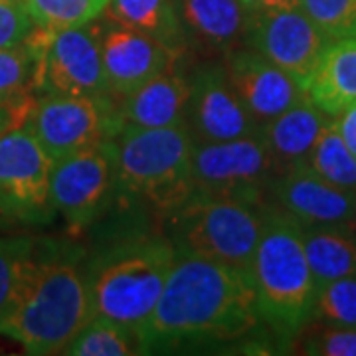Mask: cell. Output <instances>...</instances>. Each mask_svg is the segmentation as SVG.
<instances>
[{
	"label": "cell",
	"mask_w": 356,
	"mask_h": 356,
	"mask_svg": "<svg viewBox=\"0 0 356 356\" xmlns=\"http://www.w3.org/2000/svg\"><path fill=\"white\" fill-rule=\"evenodd\" d=\"M34 30L20 0H0V50L24 44Z\"/></svg>",
	"instance_id": "31"
},
{
	"label": "cell",
	"mask_w": 356,
	"mask_h": 356,
	"mask_svg": "<svg viewBox=\"0 0 356 356\" xmlns=\"http://www.w3.org/2000/svg\"><path fill=\"white\" fill-rule=\"evenodd\" d=\"M331 121L332 117L323 113L305 95L287 111L264 123L259 127V135L273 156L277 172L307 163L318 135Z\"/></svg>",
	"instance_id": "19"
},
{
	"label": "cell",
	"mask_w": 356,
	"mask_h": 356,
	"mask_svg": "<svg viewBox=\"0 0 356 356\" xmlns=\"http://www.w3.org/2000/svg\"><path fill=\"white\" fill-rule=\"evenodd\" d=\"M93 317L88 273L76 257L36 250L20 299L0 325V334L22 344L28 355H64Z\"/></svg>",
	"instance_id": "2"
},
{
	"label": "cell",
	"mask_w": 356,
	"mask_h": 356,
	"mask_svg": "<svg viewBox=\"0 0 356 356\" xmlns=\"http://www.w3.org/2000/svg\"><path fill=\"white\" fill-rule=\"evenodd\" d=\"M107 14L117 24L149 34L175 50L182 42L177 0H109Z\"/></svg>",
	"instance_id": "22"
},
{
	"label": "cell",
	"mask_w": 356,
	"mask_h": 356,
	"mask_svg": "<svg viewBox=\"0 0 356 356\" xmlns=\"http://www.w3.org/2000/svg\"><path fill=\"white\" fill-rule=\"evenodd\" d=\"M26 127L51 161H58L89 145L111 139L119 129V119L107 97L40 95Z\"/></svg>",
	"instance_id": "11"
},
{
	"label": "cell",
	"mask_w": 356,
	"mask_h": 356,
	"mask_svg": "<svg viewBox=\"0 0 356 356\" xmlns=\"http://www.w3.org/2000/svg\"><path fill=\"white\" fill-rule=\"evenodd\" d=\"M111 93L129 95L177 62V50L165 42L107 20L97 32Z\"/></svg>",
	"instance_id": "15"
},
{
	"label": "cell",
	"mask_w": 356,
	"mask_h": 356,
	"mask_svg": "<svg viewBox=\"0 0 356 356\" xmlns=\"http://www.w3.org/2000/svg\"><path fill=\"white\" fill-rule=\"evenodd\" d=\"M303 248L317 289L356 275V232L350 222L303 226Z\"/></svg>",
	"instance_id": "21"
},
{
	"label": "cell",
	"mask_w": 356,
	"mask_h": 356,
	"mask_svg": "<svg viewBox=\"0 0 356 356\" xmlns=\"http://www.w3.org/2000/svg\"><path fill=\"white\" fill-rule=\"evenodd\" d=\"M299 8L331 40L355 32L356 0H301Z\"/></svg>",
	"instance_id": "29"
},
{
	"label": "cell",
	"mask_w": 356,
	"mask_h": 356,
	"mask_svg": "<svg viewBox=\"0 0 356 356\" xmlns=\"http://www.w3.org/2000/svg\"><path fill=\"white\" fill-rule=\"evenodd\" d=\"M301 0H243V4L252 10V13H259V10H275V8H293L299 6Z\"/></svg>",
	"instance_id": "34"
},
{
	"label": "cell",
	"mask_w": 356,
	"mask_h": 356,
	"mask_svg": "<svg viewBox=\"0 0 356 356\" xmlns=\"http://www.w3.org/2000/svg\"><path fill=\"white\" fill-rule=\"evenodd\" d=\"M117 186L111 139L65 154L51 166V206L74 232L86 229L102 216Z\"/></svg>",
	"instance_id": "8"
},
{
	"label": "cell",
	"mask_w": 356,
	"mask_h": 356,
	"mask_svg": "<svg viewBox=\"0 0 356 356\" xmlns=\"http://www.w3.org/2000/svg\"><path fill=\"white\" fill-rule=\"evenodd\" d=\"M267 194L275 200V208L287 212L301 226L353 224L355 218L356 192L327 182L307 163L277 172Z\"/></svg>",
	"instance_id": "14"
},
{
	"label": "cell",
	"mask_w": 356,
	"mask_h": 356,
	"mask_svg": "<svg viewBox=\"0 0 356 356\" xmlns=\"http://www.w3.org/2000/svg\"><path fill=\"white\" fill-rule=\"evenodd\" d=\"M305 95L329 117L356 102V36L332 40L307 81Z\"/></svg>",
	"instance_id": "20"
},
{
	"label": "cell",
	"mask_w": 356,
	"mask_h": 356,
	"mask_svg": "<svg viewBox=\"0 0 356 356\" xmlns=\"http://www.w3.org/2000/svg\"><path fill=\"white\" fill-rule=\"evenodd\" d=\"M313 318L327 325L356 327V275L318 287Z\"/></svg>",
	"instance_id": "27"
},
{
	"label": "cell",
	"mask_w": 356,
	"mask_h": 356,
	"mask_svg": "<svg viewBox=\"0 0 356 356\" xmlns=\"http://www.w3.org/2000/svg\"><path fill=\"white\" fill-rule=\"evenodd\" d=\"M191 97V81L178 64H170L147 83L125 95L119 127H172L186 123V107Z\"/></svg>",
	"instance_id": "17"
},
{
	"label": "cell",
	"mask_w": 356,
	"mask_h": 356,
	"mask_svg": "<svg viewBox=\"0 0 356 356\" xmlns=\"http://www.w3.org/2000/svg\"><path fill=\"white\" fill-rule=\"evenodd\" d=\"M177 261V248L161 234H135L111 243L86 267L95 317L131 331L151 317Z\"/></svg>",
	"instance_id": "4"
},
{
	"label": "cell",
	"mask_w": 356,
	"mask_h": 356,
	"mask_svg": "<svg viewBox=\"0 0 356 356\" xmlns=\"http://www.w3.org/2000/svg\"><path fill=\"white\" fill-rule=\"evenodd\" d=\"M248 275L264 327L291 344L313 321L317 283L303 248V226L287 212L266 208Z\"/></svg>",
	"instance_id": "3"
},
{
	"label": "cell",
	"mask_w": 356,
	"mask_h": 356,
	"mask_svg": "<svg viewBox=\"0 0 356 356\" xmlns=\"http://www.w3.org/2000/svg\"><path fill=\"white\" fill-rule=\"evenodd\" d=\"M36 28L42 30H65L79 28L97 20L109 0H20Z\"/></svg>",
	"instance_id": "25"
},
{
	"label": "cell",
	"mask_w": 356,
	"mask_h": 356,
	"mask_svg": "<svg viewBox=\"0 0 356 356\" xmlns=\"http://www.w3.org/2000/svg\"><path fill=\"white\" fill-rule=\"evenodd\" d=\"M331 42L299 6L254 13L245 36L248 48L280 65L303 89Z\"/></svg>",
	"instance_id": "12"
},
{
	"label": "cell",
	"mask_w": 356,
	"mask_h": 356,
	"mask_svg": "<svg viewBox=\"0 0 356 356\" xmlns=\"http://www.w3.org/2000/svg\"><path fill=\"white\" fill-rule=\"evenodd\" d=\"M307 165L327 182L344 191L356 192V156L346 147L332 121L318 135Z\"/></svg>",
	"instance_id": "24"
},
{
	"label": "cell",
	"mask_w": 356,
	"mask_h": 356,
	"mask_svg": "<svg viewBox=\"0 0 356 356\" xmlns=\"http://www.w3.org/2000/svg\"><path fill=\"white\" fill-rule=\"evenodd\" d=\"M54 161L32 131L18 127L0 137V214L42 226L56 218L50 200Z\"/></svg>",
	"instance_id": "9"
},
{
	"label": "cell",
	"mask_w": 356,
	"mask_h": 356,
	"mask_svg": "<svg viewBox=\"0 0 356 356\" xmlns=\"http://www.w3.org/2000/svg\"><path fill=\"white\" fill-rule=\"evenodd\" d=\"M28 42L36 51L32 86L40 95H89L111 93L97 32L86 26L65 30H32Z\"/></svg>",
	"instance_id": "7"
},
{
	"label": "cell",
	"mask_w": 356,
	"mask_h": 356,
	"mask_svg": "<svg viewBox=\"0 0 356 356\" xmlns=\"http://www.w3.org/2000/svg\"><path fill=\"white\" fill-rule=\"evenodd\" d=\"M250 275L198 255L177 254L159 303L137 332L140 355L236 343L261 327Z\"/></svg>",
	"instance_id": "1"
},
{
	"label": "cell",
	"mask_w": 356,
	"mask_h": 356,
	"mask_svg": "<svg viewBox=\"0 0 356 356\" xmlns=\"http://www.w3.org/2000/svg\"><path fill=\"white\" fill-rule=\"evenodd\" d=\"M353 222H355V224H356V206H355V218H353Z\"/></svg>",
	"instance_id": "35"
},
{
	"label": "cell",
	"mask_w": 356,
	"mask_h": 356,
	"mask_svg": "<svg viewBox=\"0 0 356 356\" xmlns=\"http://www.w3.org/2000/svg\"><path fill=\"white\" fill-rule=\"evenodd\" d=\"M64 355L72 356H129L140 355L137 334L111 318L93 317L81 329Z\"/></svg>",
	"instance_id": "23"
},
{
	"label": "cell",
	"mask_w": 356,
	"mask_h": 356,
	"mask_svg": "<svg viewBox=\"0 0 356 356\" xmlns=\"http://www.w3.org/2000/svg\"><path fill=\"white\" fill-rule=\"evenodd\" d=\"M36 70V51L26 40L24 44L0 50V102L14 97L34 81Z\"/></svg>",
	"instance_id": "28"
},
{
	"label": "cell",
	"mask_w": 356,
	"mask_h": 356,
	"mask_svg": "<svg viewBox=\"0 0 356 356\" xmlns=\"http://www.w3.org/2000/svg\"><path fill=\"white\" fill-rule=\"evenodd\" d=\"M117 184L168 214L192 194L194 137L186 123L119 127L111 137Z\"/></svg>",
	"instance_id": "5"
},
{
	"label": "cell",
	"mask_w": 356,
	"mask_h": 356,
	"mask_svg": "<svg viewBox=\"0 0 356 356\" xmlns=\"http://www.w3.org/2000/svg\"><path fill=\"white\" fill-rule=\"evenodd\" d=\"M277 166L259 133L220 143H196L192 191L261 202Z\"/></svg>",
	"instance_id": "10"
},
{
	"label": "cell",
	"mask_w": 356,
	"mask_h": 356,
	"mask_svg": "<svg viewBox=\"0 0 356 356\" xmlns=\"http://www.w3.org/2000/svg\"><path fill=\"white\" fill-rule=\"evenodd\" d=\"M332 123H334L337 131L341 133L346 147L356 156V102L350 103L348 107H344L337 117H332Z\"/></svg>",
	"instance_id": "33"
},
{
	"label": "cell",
	"mask_w": 356,
	"mask_h": 356,
	"mask_svg": "<svg viewBox=\"0 0 356 356\" xmlns=\"http://www.w3.org/2000/svg\"><path fill=\"white\" fill-rule=\"evenodd\" d=\"M177 254L198 255L250 273L266 206L236 196L192 194L166 214Z\"/></svg>",
	"instance_id": "6"
},
{
	"label": "cell",
	"mask_w": 356,
	"mask_h": 356,
	"mask_svg": "<svg viewBox=\"0 0 356 356\" xmlns=\"http://www.w3.org/2000/svg\"><path fill=\"white\" fill-rule=\"evenodd\" d=\"M36 243L30 238H0V325L20 299Z\"/></svg>",
	"instance_id": "26"
},
{
	"label": "cell",
	"mask_w": 356,
	"mask_h": 356,
	"mask_svg": "<svg viewBox=\"0 0 356 356\" xmlns=\"http://www.w3.org/2000/svg\"><path fill=\"white\" fill-rule=\"evenodd\" d=\"M301 353L317 356H356V327L323 325L301 339Z\"/></svg>",
	"instance_id": "30"
},
{
	"label": "cell",
	"mask_w": 356,
	"mask_h": 356,
	"mask_svg": "<svg viewBox=\"0 0 356 356\" xmlns=\"http://www.w3.org/2000/svg\"><path fill=\"white\" fill-rule=\"evenodd\" d=\"M353 36H356V28H355V32H353Z\"/></svg>",
	"instance_id": "36"
},
{
	"label": "cell",
	"mask_w": 356,
	"mask_h": 356,
	"mask_svg": "<svg viewBox=\"0 0 356 356\" xmlns=\"http://www.w3.org/2000/svg\"><path fill=\"white\" fill-rule=\"evenodd\" d=\"M182 30L200 44L220 51H234L245 44L252 10L243 0H177Z\"/></svg>",
	"instance_id": "18"
},
{
	"label": "cell",
	"mask_w": 356,
	"mask_h": 356,
	"mask_svg": "<svg viewBox=\"0 0 356 356\" xmlns=\"http://www.w3.org/2000/svg\"><path fill=\"white\" fill-rule=\"evenodd\" d=\"M34 103L36 97L30 91H22L14 97L0 102V137L13 129L24 127Z\"/></svg>",
	"instance_id": "32"
},
{
	"label": "cell",
	"mask_w": 356,
	"mask_h": 356,
	"mask_svg": "<svg viewBox=\"0 0 356 356\" xmlns=\"http://www.w3.org/2000/svg\"><path fill=\"white\" fill-rule=\"evenodd\" d=\"M186 125L196 143H220L259 133L224 65L200 70L191 81Z\"/></svg>",
	"instance_id": "13"
},
{
	"label": "cell",
	"mask_w": 356,
	"mask_h": 356,
	"mask_svg": "<svg viewBox=\"0 0 356 356\" xmlns=\"http://www.w3.org/2000/svg\"><path fill=\"white\" fill-rule=\"evenodd\" d=\"M224 67L259 127L305 97V89L285 70L271 64L252 48L229 51Z\"/></svg>",
	"instance_id": "16"
}]
</instances>
